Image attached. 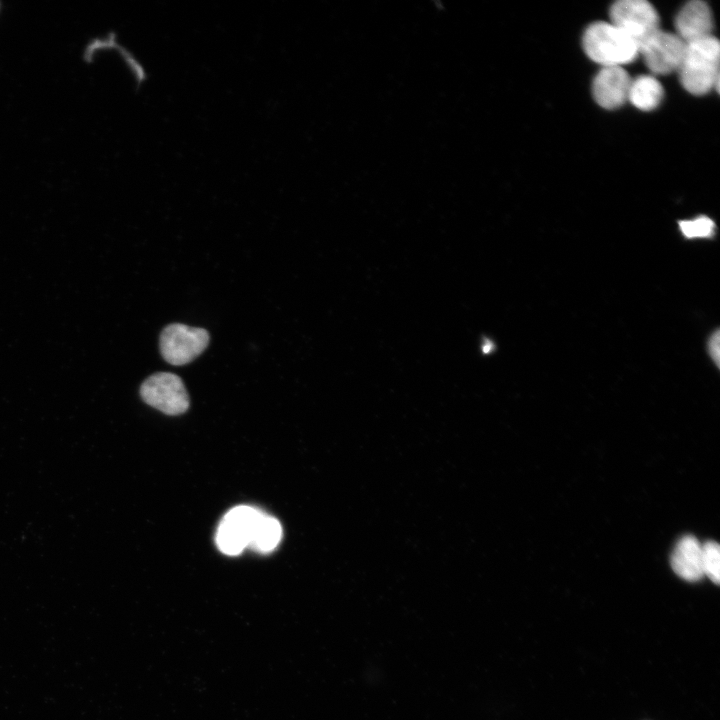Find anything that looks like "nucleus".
Here are the masks:
<instances>
[{
	"instance_id": "39448f33",
	"label": "nucleus",
	"mask_w": 720,
	"mask_h": 720,
	"mask_svg": "<svg viewBox=\"0 0 720 720\" xmlns=\"http://www.w3.org/2000/svg\"><path fill=\"white\" fill-rule=\"evenodd\" d=\"M145 403L167 415H179L189 408V396L182 379L173 373L158 372L140 387Z\"/></svg>"
},
{
	"instance_id": "f257e3e1",
	"label": "nucleus",
	"mask_w": 720,
	"mask_h": 720,
	"mask_svg": "<svg viewBox=\"0 0 720 720\" xmlns=\"http://www.w3.org/2000/svg\"><path fill=\"white\" fill-rule=\"evenodd\" d=\"M719 55V42L713 35L686 44L678 72L688 92L703 95L713 88L718 91Z\"/></svg>"
},
{
	"instance_id": "2eb2a0df",
	"label": "nucleus",
	"mask_w": 720,
	"mask_h": 720,
	"mask_svg": "<svg viewBox=\"0 0 720 720\" xmlns=\"http://www.w3.org/2000/svg\"><path fill=\"white\" fill-rule=\"evenodd\" d=\"M719 338H720L719 329L717 328L709 335V337L707 339V345H706L707 353L717 368H719V360H720Z\"/></svg>"
},
{
	"instance_id": "0eeeda50",
	"label": "nucleus",
	"mask_w": 720,
	"mask_h": 720,
	"mask_svg": "<svg viewBox=\"0 0 720 720\" xmlns=\"http://www.w3.org/2000/svg\"><path fill=\"white\" fill-rule=\"evenodd\" d=\"M686 43L676 34L658 29L639 45L648 69L654 74H669L678 71Z\"/></svg>"
},
{
	"instance_id": "ddd939ff",
	"label": "nucleus",
	"mask_w": 720,
	"mask_h": 720,
	"mask_svg": "<svg viewBox=\"0 0 720 720\" xmlns=\"http://www.w3.org/2000/svg\"><path fill=\"white\" fill-rule=\"evenodd\" d=\"M678 228L682 237L686 240L714 239L717 228L715 222L706 215H700L693 219L678 221Z\"/></svg>"
},
{
	"instance_id": "9d476101",
	"label": "nucleus",
	"mask_w": 720,
	"mask_h": 720,
	"mask_svg": "<svg viewBox=\"0 0 720 720\" xmlns=\"http://www.w3.org/2000/svg\"><path fill=\"white\" fill-rule=\"evenodd\" d=\"M701 557V544L698 539L686 535L677 542L671 554V567L680 578L695 582L704 576Z\"/></svg>"
},
{
	"instance_id": "9b49d317",
	"label": "nucleus",
	"mask_w": 720,
	"mask_h": 720,
	"mask_svg": "<svg viewBox=\"0 0 720 720\" xmlns=\"http://www.w3.org/2000/svg\"><path fill=\"white\" fill-rule=\"evenodd\" d=\"M663 98V88L653 76L641 75L631 81L628 100L638 109H655Z\"/></svg>"
},
{
	"instance_id": "f03ea898",
	"label": "nucleus",
	"mask_w": 720,
	"mask_h": 720,
	"mask_svg": "<svg viewBox=\"0 0 720 720\" xmlns=\"http://www.w3.org/2000/svg\"><path fill=\"white\" fill-rule=\"evenodd\" d=\"M583 48L590 59L603 67H622L639 54L638 44L620 28L608 22H595L586 29Z\"/></svg>"
},
{
	"instance_id": "1a4fd4ad",
	"label": "nucleus",
	"mask_w": 720,
	"mask_h": 720,
	"mask_svg": "<svg viewBox=\"0 0 720 720\" xmlns=\"http://www.w3.org/2000/svg\"><path fill=\"white\" fill-rule=\"evenodd\" d=\"M676 35L686 44L712 35L713 17L710 7L701 0L686 3L675 18Z\"/></svg>"
},
{
	"instance_id": "7ed1b4c3",
	"label": "nucleus",
	"mask_w": 720,
	"mask_h": 720,
	"mask_svg": "<svg viewBox=\"0 0 720 720\" xmlns=\"http://www.w3.org/2000/svg\"><path fill=\"white\" fill-rule=\"evenodd\" d=\"M265 514L251 506H236L221 520L216 544L219 550L230 556L239 555L250 547L256 528Z\"/></svg>"
},
{
	"instance_id": "423d86ee",
	"label": "nucleus",
	"mask_w": 720,
	"mask_h": 720,
	"mask_svg": "<svg viewBox=\"0 0 720 720\" xmlns=\"http://www.w3.org/2000/svg\"><path fill=\"white\" fill-rule=\"evenodd\" d=\"M611 23L639 45L659 29V16L645 0H620L610 8Z\"/></svg>"
},
{
	"instance_id": "f8f14e48",
	"label": "nucleus",
	"mask_w": 720,
	"mask_h": 720,
	"mask_svg": "<svg viewBox=\"0 0 720 720\" xmlns=\"http://www.w3.org/2000/svg\"><path fill=\"white\" fill-rule=\"evenodd\" d=\"M282 537V528L279 521L271 516L264 515L259 522L250 547L262 553L276 548Z\"/></svg>"
},
{
	"instance_id": "6e6552de",
	"label": "nucleus",
	"mask_w": 720,
	"mask_h": 720,
	"mask_svg": "<svg viewBox=\"0 0 720 720\" xmlns=\"http://www.w3.org/2000/svg\"><path fill=\"white\" fill-rule=\"evenodd\" d=\"M631 81L623 67H603L593 80V97L605 109L618 108L628 100Z\"/></svg>"
},
{
	"instance_id": "4468645a",
	"label": "nucleus",
	"mask_w": 720,
	"mask_h": 720,
	"mask_svg": "<svg viewBox=\"0 0 720 720\" xmlns=\"http://www.w3.org/2000/svg\"><path fill=\"white\" fill-rule=\"evenodd\" d=\"M702 551V570L703 575L707 576L715 584L720 582V548L715 541H706L701 544Z\"/></svg>"
},
{
	"instance_id": "20e7f679",
	"label": "nucleus",
	"mask_w": 720,
	"mask_h": 720,
	"mask_svg": "<svg viewBox=\"0 0 720 720\" xmlns=\"http://www.w3.org/2000/svg\"><path fill=\"white\" fill-rule=\"evenodd\" d=\"M209 339V333L203 328L173 323L160 334V352L169 364L184 365L206 349Z\"/></svg>"
}]
</instances>
